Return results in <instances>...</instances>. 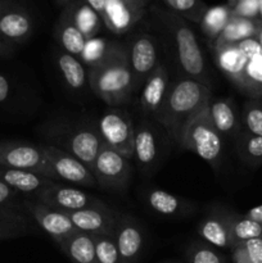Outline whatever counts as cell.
I'll return each mask as SVG.
<instances>
[{
  "mask_svg": "<svg viewBox=\"0 0 262 263\" xmlns=\"http://www.w3.org/2000/svg\"><path fill=\"white\" fill-rule=\"evenodd\" d=\"M146 207L154 213L163 217L176 218L186 217L195 211L194 203L180 198L172 193L166 192L162 189L151 187L144 194Z\"/></svg>",
  "mask_w": 262,
  "mask_h": 263,
  "instance_id": "d6986e66",
  "label": "cell"
},
{
  "mask_svg": "<svg viewBox=\"0 0 262 263\" xmlns=\"http://www.w3.org/2000/svg\"><path fill=\"white\" fill-rule=\"evenodd\" d=\"M128 63L134 74L135 92L140 91L146 77L159 64L156 39L148 33H138L130 40L127 46Z\"/></svg>",
  "mask_w": 262,
  "mask_h": 263,
  "instance_id": "7c38bea8",
  "label": "cell"
},
{
  "mask_svg": "<svg viewBox=\"0 0 262 263\" xmlns=\"http://www.w3.org/2000/svg\"><path fill=\"white\" fill-rule=\"evenodd\" d=\"M25 207L31 217L36 221V223L57 244L77 231L68 216L62 211L54 210V208L41 204L36 200H28L26 202Z\"/></svg>",
  "mask_w": 262,
  "mask_h": 263,
  "instance_id": "e0dca14e",
  "label": "cell"
},
{
  "mask_svg": "<svg viewBox=\"0 0 262 263\" xmlns=\"http://www.w3.org/2000/svg\"><path fill=\"white\" fill-rule=\"evenodd\" d=\"M91 172L98 186L107 190L123 192L128 187L133 176L131 159L103 144L92 163Z\"/></svg>",
  "mask_w": 262,
  "mask_h": 263,
  "instance_id": "ba28073f",
  "label": "cell"
},
{
  "mask_svg": "<svg viewBox=\"0 0 262 263\" xmlns=\"http://www.w3.org/2000/svg\"><path fill=\"white\" fill-rule=\"evenodd\" d=\"M169 87V71L166 66L159 62L158 66L141 85L140 94H139V107L143 116L153 120L157 117L167 97Z\"/></svg>",
  "mask_w": 262,
  "mask_h": 263,
  "instance_id": "2e32d148",
  "label": "cell"
},
{
  "mask_svg": "<svg viewBox=\"0 0 262 263\" xmlns=\"http://www.w3.org/2000/svg\"><path fill=\"white\" fill-rule=\"evenodd\" d=\"M17 190L12 189V187L8 186L5 182H3L2 180H0V205L10 203L15 197H17Z\"/></svg>",
  "mask_w": 262,
  "mask_h": 263,
  "instance_id": "f35d334b",
  "label": "cell"
},
{
  "mask_svg": "<svg viewBox=\"0 0 262 263\" xmlns=\"http://www.w3.org/2000/svg\"><path fill=\"white\" fill-rule=\"evenodd\" d=\"M234 263H262V239H251L231 247Z\"/></svg>",
  "mask_w": 262,
  "mask_h": 263,
  "instance_id": "e575fe53",
  "label": "cell"
},
{
  "mask_svg": "<svg viewBox=\"0 0 262 263\" xmlns=\"http://www.w3.org/2000/svg\"><path fill=\"white\" fill-rule=\"evenodd\" d=\"M95 246V253L99 263H120L117 244L115 239V231L109 234H97L92 235Z\"/></svg>",
  "mask_w": 262,
  "mask_h": 263,
  "instance_id": "8d00e7d4",
  "label": "cell"
},
{
  "mask_svg": "<svg viewBox=\"0 0 262 263\" xmlns=\"http://www.w3.org/2000/svg\"><path fill=\"white\" fill-rule=\"evenodd\" d=\"M161 134L148 120L139 121L135 125L133 159L139 171L152 172L162 154Z\"/></svg>",
  "mask_w": 262,
  "mask_h": 263,
  "instance_id": "4fadbf2b",
  "label": "cell"
},
{
  "mask_svg": "<svg viewBox=\"0 0 262 263\" xmlns=\"http://www.w3.org/2000/svg\"><path fill=\"white\" fill-rule=\"evenodd\" d=\"M69 13H71L73 23L81 31V33L85 37H95V35L100 30V26L103 23V20L99 13L95 12L85 2L77 3L73 7L69 8Z\"/></svg>",
  "mask_w": 262,
  "mask_h": 263,
  "instance_id": "f546056e",
  "label": "cell"
},
{
  "mask_svg": "<svg viewBox=\"0 0 262 263\" xmlns=\"http://www.w3.org/2000/svg\"><path fill=\"white\" fill-rule=\"evenodd\" d=\"M230 213L228 211H213L198 223V234L203 241L216 248H231L230 241Z\"/></svg>",
  "mask_w": 262,
  "mask_h": 263,
  "instance_id": "44dd1931",
  "label": "cell"
},
{
  "mask_svg": "<svg viewBox=\"0 0 262 263\" xmlns=\"http://www.w3.org/2000/svg\"><path fill=\"white\" fill-rule=\"evenodd\" d=\"M208 116L213 127L223 139L235 140L243 130L240 112L231 98H215L208 103Z\"/></svg>",
  "mask_w": 262,
  "mask_h": 263,
  "instance_id": "ac0fdd59",
  "label": "cell"
},
{
  "mask_svg": "<svg viewBox=\"0 0 262 263\" xmlns=\"http://www.w3.org/2000/svg\"><path fill=\"white\" fill-rule=\"evenodd\" d=\"M0 166L36 172L54 181H59L46 161L41 145H32L28 143H2Z\"/></svg>",
  "mask_w": 262,
  "mask_h": 263,
  "instance_id": "9c48e42d",
  "label": "cell"
},
{
  "mask_svg": "<svg viewBox=\"0 0 262 263\" xmlns=\"http://www.w3.org/2000/svg\"><path fill=\"white\" fill-rule=\"evenodd\" d=\"M112 44H108L105 39L102 37H91L87 39L79 59L84 66H87L89 68H94L98 64L102 63L105 59V57L109 53V49Z\"/></svg>",
  "mask_w": 262,
  "mask_h": 263,
  "instance_id": "d6a6232c",
  "label": "cell"
},
{
  "mask_svg": "<svg viewBox=\"0 0 262 263\" xmlns=\"http://www.w3.org/2000/svg\"><path fill=\"white\" fill-rule=\"evenodd\" d=\"M84 2L86 3L89 7H91L92 9L95 10V12L99 13V14H102V12H103V9H104L107 0H84Z\"/></svg>",
  "mask_w": 262,
  "mask_h": 263,
  "instance_id": "b9f144b4",
  "label": "cell"
},
{
  "mask_svg": "<svg viewBox=\"0 0 262 263\" xmlns=\"http://www.w3.org/2000/svg\"><path fill=\"white\" fill-rule=\"evenodd\" d=\"M44 135L51 145L63 149L90 167L103 146V140L97 125L89 123H50Z\"/></svg>",
  "mask_w": 262,
  "mask_h": 263,
  "instance_id": "5b68a950",
  "label": "cell"
},
{
  "mask_svg": "<svg viewBox=\"0 0 262 263\" xmlns=\"http://www.w3.org/2000/svg\"><path fill=\"white\" fill-rule=\"evenodd\" d=\"M64 213L68 216L77 231L90 234V235L113 233L118 215V212H115L112 208L105 205L103 202L92 207L84 208V210Z\"/></svg>",
  "mask_w": 262,
  "mask_h": 263,
  "instance_id": "9a60e30c",
  "label": "cell"
},
{
  "mask_svg": "<svg viewBox=\"0 0 262 263\" xmlns=\"http://www.w3.org/2000/svg\"><path fill=\"white\" fill-rule=\"evenodd\" d=\"M223 76L249 99L262 98V48L254 37L213 49Z\"/></svg>",
  "mask_w": 262,
  "mask_h": 263,
  "instance_id": "7a4b0ae2",
  "label": "cell"
},
{
  "mask_svg": "<svg viewBox=\"0 0 262 263\" xmlns=\"http://www.w3.org/2000/svg\"><path fill=\"white\" fill-rule=\"evenodd\" d=\"M258 25L259 20H248V18L231 15L226 27L223 28L220 36L212 44V50L213 49L221 48V46L241 43V41L247 40V39L256 37Z\"/></svg>",
  "mask_w": 262,
  "mask_h": 263,
  "instance_id": "d4e9b609",
  "label": "cell"
},
{
  "mask_svg": "<svg viewBox=\"0 0 262 263\" xmlns=\"http://www.w3.org/2000/svg\"><path fill=\"white\" fill-rule=\"evenodd\" d=\"M258 20L262 21V0H259V15H258Z\"/></svg>",
  "mask_w": 262,
  "mask_h": 263,
  "instance_id": "f6af8a7d",
  "label": "cell"
},
{
  "mask_svg": "<svg viewBox=\"0 0 262 263\" xmlns=\"http://www.w3.org/2000/svg\"><path fill=\"white\" fill-rule=\"evenodd\" d=\"M229 230H230L231 247L251 239H262V223L256 222L244 215L231 212Z\"/></svg>",
  "mask_w": 262,
  "mask_h": 263,
  "instance_id": "4dcf8cb0",
  "label": "cell"
},
{
  "mask_svg": "<svg viewBox=\"0 0 262 263\" xmlns=\"http://www.w3.org/2000/svg\"><path fill=\"white\" fill-rule=\"evenodd\" d=\"M46 161L57 175L59 181L71 182L79 186H98L89 166L63 149L51 144H40Z\"/></svg>",
  "mask_w": 262,
  "mask_h": 263,
  "instance_id": "30bf717a",
  "label": "cell"
},
{
  "mask_svg": "<svg viewBox=\"0 0 262 263\" xmlns=\"http://www.w3.org/2000/svg\"><path fill=\"white\" fill-rule=\"evenodd\" d=\"M115 239L120 254V263H138L145 240L140 221L128 213H118Z\"/></svg>",
  "mask_w": 262,
  "mask_h": 263,
  "instance_id": "5bb4252c",
  "label": "cell"
},
{
  "mask_svg": "<svg viewBox=\"0 0 262 263\" xmlns=\"http://www.w3.org/2000/svg\"><path fill=\"white\" fill-rule=\"evenodd\" d=\"M244 216L248 218H251V220L256 221V222L262 223V204L257 205V207H253V208H251L249 211H247V212L244 213Z\"/></svg>",
  "mask_w": 262,
  "mask_h": 263,
  "instance_id": "60d3db41",
  "label": "cell"
},
{
  "mask_svg": "<svg viewBox=\"0 0 262 263\" xmlns=\"http://www.w3.org/2000/svg\"><path fill=\"white\" fill-rule=\"evenodd\" d=\"M36 202L45 204L54 210L72 212L100 204V200L77 187L68 186L59 181L51 182L35 194Z\"/></svg>",
  "mask_w": 262,
  "mask_h": 263,
  "instance_id": "8fae6325",
  "label": "cell"
},
{
  "mask_svg": "<svg viewBox=\"0 0 262 263\" xmlns=\"http://www.w3.org/2000/svg\"><path fill=\"white\" fill-rule=\"evenodd\" d=\"M231 15H233V12H231V7L229 4L207 8L198 25L200 26V30L211 44L215 43L216 39L220 36V33L222 32L223 28L230 21Z\"/></svg>",
  "mask_w": 262,
  "mask_h": 263,
  "instance_id": "83f0119b",
  "label": "cell"
},
{
  "mask_svg": "<svg viewBox=\"0 0 262 263\" xmlns=\"http://www.w3.org/2000/svg\"><path fill=\"white\" fill-rule=\"evenodd\" d=\"M156 14L175 43L177 61L184 76L211 87L204 54L189 22L167 9L157 8Z\"/></svg>",
  "mask_w": 262,
  "mask_h": 263,
  "instance_id": "277c9868",
  "label": "cell"
},
{
  "mask_svg": "<svg viewBox=\"0 0 262 263\" xmlns=\"http://www.w3.org/2000/svg\"><path fill=\"white\" fill-rule=\"evenodd\" d=\"M143 13L144 10L138 9L123 0H107L100 17L110 32L121 35L127 32L140 20Z\"/></svg>",
  "mask_w": 262,
  "mask_h": 263,
  "instance_id": "ffe728a7",
  "label": "cell"
},
{
  "mask_svg": "<svg viewBox=\"0 0 262 263\" xmlns=\"http://www.w3.org/2000/svg\"><path fill=\"white\" fill-rule=\"evenodd\" d=\"M235 149L240 161L247 166L256 168L262 164V136L253 135L246 130L236 136Z\"/></svg>",
  "mask_w": 262,
  "mask_h": 263,
  "instance_id": "f1b7e54d",
  "label": "cell"
},
{
  "mask_svg": "<svg viewBox=\"0 0 262 263\" xmlns=\"http://www.w3.org/2000/svg\"><path fill=\"white\" fill-rule=\"evenodd\" d=\"M167 10L179 14L188 22L199 23L207 10V5L202 0H162Z\"/></svg>",
  "mask_w": 262,
  "mask_h": 263,
  "instance_id": "1f68e13d",
  "label": "cell"
},
{
  "mask_svg": "<svg viewBox=\"0 0 262 263\" xmlns=\"http://www.w3.org/2000/svg\"><path fill=\"white\" fill-rule=\"evenodd\" d=\"M10 94V85L7 77L0 74V103L5 102Z\"/></svg>",
  "mask_w": 262,
  "mask_h": 263,
  "instance_id": "ab89813d",
  "label": "cell"
},
{
  "mask_svg": "<svg viewBox=\"0 0 262 263\" xmlns=\"http://www.w3.org/2000/svg\"><path fill=\"white\" fill-rule=\"evenodd\" d=\"M164 263H179V262H164Z\"/></svg>",
  "mask_w": 262,
  "mask_h": 263,
  "instance_id": "c3c4849f",
  "label": "cell"
},
{
  "mask_svg": "<svg viewBox=\"0 0 262 263\" xmlns=\"http://www.w3.org/2000/svg\"><path fill=\"white\" fill-rule=\"evenodd\" d=\"M97 128L105 145L133 159L135 123L126 110L110 107L99 117Z\"/></svg>",
  "mask_w": 262,
  "mask_h": 263,
  "instance_id": "52a82bcc",
  "label": "cell"
},
{
  "mask_svg": "<svg viewBox=\"0 0 262 263\" xmlns=\"http://www.w3.org/2000/svg\"><path fill=\"white\" fill-rule=\"evenodd\" d=\"M57 33H58V41L62 46V50L79 58L87 39L76 27L69 10H66L62 15Z\"/></svg>",
  "mask_w": 262,
  "mask_h": 263,
  "instance_id": "484cf974",
  "label": "cell"
},
{
  "mask_svg": "<svg viewBox=\"0 0 262 263\" xmlns=\"http://www.w3.org/2000/svg\"><path fill=\"white\" fill-rule=\"evenodd\" d=\"M256 39L257 41H258V44L261 45L262 48V21H259V25H258V30H257V33H256Z\"/></svg>",
  "mask_w": 262,
  "mask_h": 263,
  "instance_id": "ee69618b",
  "label": "cell"
},
{
  "mask_svg": "<svg viewBox=\"0 0 262 263\" xmlns=\"http://www.w3.org/2000/svg\"><path fill=\"white\" fill-rule=\"evenodd\" d=\"M2 35H3V33L0 32V43H2Z\"/></svg>",
  "mask_w": 262,
  "mask_h": 263,
  "instance_id": "7dc6e473",
  "label": "cell"
},
{
  "mask_svg": "<svg viewBox=\"0 0 262 263\" xmlns=\"http://www.w3.org/2000/svg\"><path fill=\"white\" fill-rule=\"evenodd\" d=\"M212 99L210 86L184 76L170 84L163 105L154 118L167 135L180 144L181 136L190 121L202 112Z\"/></svg>",
  "mask_w": 262,
  "mask_h": 263,
  "instance_id": "6da1fadb",
  "label": "cell"
},
{
  "mask_svg": "<svg viewBox=\"0 0 262 263\" xmlns=\"http://www.w3.org/2000/svg\"><path fill=\"white\" fill-rule=\"evenodd\" d=\"M0 180L12 189L17 190L18 193H26V194H31V193L36 194L39 190L54 182V180L36 174V172L8 168V167L0 168Z\"/></svg>",
  "mask_w": 262,
  "mask_h": 263,
  "instance_id": "7402d4cb",
  "label": "cell"
},
{
  "mask_svg": "<svg viewBox=\"0 0 262 263\" xmlns=\"http://www.w3.org/2000/svg\"><path fill=\"white\" fill-rule=\"evenodd\" d=\"M123 2L127 3V4H130V5H133V7L138 8V9L144 10L151 0H123Z\"/></svg>",
  "mask_w": 262,
  "mask_h": 263,
  "instance_id": "7bdbcfd3",
  "label": "cell"
},
{
  "mask_svg": "<svg viewBox=\"0 0 262 263\" xmlns=\"http://www.w3.org/2000/svg\"><path fill=\"white\" fill-rule=\"evenodd\" d=\"M188 263H226L225 256L205 241H193L186 248Z\"/></svg>",
  "mask_w": 262,
  "mask_h": 263,
  "instance_id": "836d02e7",
  "label": "cell"
},
{
  "mask_svg": "<svg viewBox=\"0 0 262 263\" xmlns=\"http://www.w3.org/2000/svg\"><path fill=\"white\" fill-rule=\"evenodd\" d=\"M55 62L67 87L76 92L84 91L86 84H89V74H86L81 61L64 50H59L55 55Z\"/></svg>",
  "mask_w": 262,
  "mask_h": 263,
  "instance_id": "cb8c5ba5",
  "label": "cell"
},
{
  "mask_svg": "<svg viewBox=\"0 0 262 263\" xmlns=\"http://www.w3.org/2000/svg\"><path fill=\"white\" fill-rule=\"evenodd\" d=\"M228 4L229 5H230V7H233V5L234 4H236V3H238V2H240V0H228Z\"/></svg>",
  "mask_w": 262,
  "mask_h": 263,
  "instance_id": "bcb514c9",
  "label": "cell"
},
{
  "mask_svg": "<svg viewBox=\"0 0 262 263\" xmlns=\"http://www.w3.org/2000/svg\"><path fill=\"white\" fill-rule=\"evenodd\" d=\"M243 130L262 136V100L248 99L240 112Z\"/></svg>",
  "mask_w": 262,
  "mask_h": 263,
  "instance_id": "d590c367",
  "label": "cell"
},
{
  "mask_svg": "<svg viewBox=\"0 0 262 263\" xmlns=\"http://www.w3.org/2000/svg\"><path fill=\"white\" fill-rule=\"evenodd\" d=\"M0 32L13 41H25L32 32V21L22 10H9L0 15Z\"/></svg>",
  "mask_w": 262,
  "mask_h": 263,
  "instance_id": "4316f807",
  "label": "cell"
},
{
  "mask_svg": "<svg viewBox=\"0 0 262 263\" xmlns=\"http://www.w3.org/2000/svg\"><path fill=\"white\" fill-rule=\"evenodd\" d=\"M233 15L248 20H258L259 0H240L231 7Z\"/></svg>",
  "mask_w": 262,
  "mask_h": 263,
  "instance_id": "74e56055",
  "label": "cell"
},
{
  "mask_svg": "<svg viewBox=\"0 0 262 263\" xmlns=\"http://www.w3.org/2000/svg\"><path fill=\"white\" fill-rule=\"evenodd\" d=\"M89 86L109 107H120L135 94L127 48L112 44L104 61L89 71Z\"/></svg>",
  "mask_w": 262,
  "mask_h": 263,
  "instance_id": "3957f363",
  "label": "cell"
},
{
  "mask_svg": "<svg viewBox=\"0 0 262 263\" xmlns=\"http://www.w3.org/2000/svg\"><path fill=\"white\" fill-rule=\"evenodd\" d=\"M207 107L190 121L179 145L204 159L213 170H217L223 156V138L213 127Z\"/></svg>",
  "mask_w": 262,
  "mask_h": 263,
  "instance_id": "8992f818",
  "label": "cell"
},
{
  "mask_svg": "<svg viewBox=\"0 0 262 263\" xmlns=\"http://www.w3.org/2000/svg\"><path fill=\"white\" fill-rule=\"evenodd\" d=\"M61 251L73 263H99L92 235L76 231L58 243Z\"/></svg>",
  "mask_w": 262,
  "mask_h": 263,
  "instance_id": "603a6c76",
  "label": "cell"
}]
</instances>
